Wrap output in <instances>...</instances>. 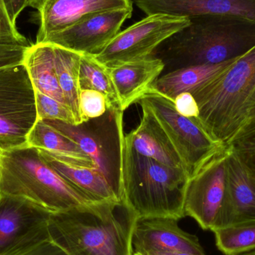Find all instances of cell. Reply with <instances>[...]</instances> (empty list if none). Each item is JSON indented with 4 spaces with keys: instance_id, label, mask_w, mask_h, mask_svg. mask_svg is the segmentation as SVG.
Wrapping results in <instances>:
<instances>
[{
    "instance_id": "cell-37",
    "label": "cell",
    "mask_w": 255,
    "mask_h": 255,
    "mask_svg": "<svg viewBox=\"0 0 255 255\" xmlns=\"http://www.w3.org/2000/svg\"><path fill=\"white\" fill-rule=\"evenodd\" d=\"M240 255H255V250L253 251L249 252V253H244V254Z\"/></svg>"
},
{
    "instance_id": "cell-39",
    "label": "cell",
    "mask_w": 255,
    "mask_h": 255,
    "mask_svg": "<svg viewBox=\"0 0 255 255\" xmlns=\"http://www.w3.org/2000/svg\"></svg>"
},
{
    "instance_id": "cell-33",
    "label": "cell",
    "mask_w": 255,
    "mask_h": 255,
    "mask_svg": "<svg viewBox=\"0 0 255 255\" xmlns=\"http://www.w3.org/2000/svg\"><path fill=\"white\" fill-rule=\"evenodd\" d=\"M4 1L12 20L16 24V20L19 14L23 11L25 7H28L26 1L25 0H4Z\"/></svg>"
},
{
    "instance_id": "cell-34",
    "label": "cell",
    "mask_w": 255,
    "mask_h": 255,
    "mask_svg": "<svg viewBox=\"0 0 255 255\" xmlns=\"http://www.w3.org/2000/svg\"><path fill=\"white\" fill-rule=\"evenodd\" d=\"M140 255H197L184 253V252L158 251V250H148L144 252Z\"/></svg>"
},
{
    "instance_id": "cell-20",
    "label": "cell",
    "mask_w": 255,
    "mask_h": 255,
    "mask_svg": "<svg viewBox=\"0 0 255 255\" xmlns=\"http://www.w3.org/2000/svg\"><path fill=\"white\" fill-rule=\"evenodd\" d=\"M237 59L216 65H198L171 70L158 77L148 90L174 102L178 94L191 92L229 68Z\"/></svg>"
},
{
    "instance_id": "cell-27",
    "label": "cell",
    "mask_w": 255,
    "mask_h": 255,
    "mask_svg": "<svg viewBox=\"0 0 255 255\" xmlns=\"http://www.w3.org/2000/svg\"><path fill=\"white\" fill-rule=\"evenodd\" d=\"M1 255H68L55 244L49 235L48 224L28 235Z\"/></svg>"
},
{
    "instance_id": "cell-36",
    "label": "cell",
    "mask_w": 255,
    "mask_h": 255,
    "mask_svg": "<svg viewBox=\"0 0 255 255\" xmlns=\"http://www.w3.org/2000/svg\"><path fill=\"white\" fill-rule=\"evenodd\" d=\"M25 1H26L28 7H33L37 10L44 0H25Z\"/></svg>"
},
{
    "instance_id": "cell-17",
    "label": "cell",
    "mask_w": 255,
    "mask_h": 255,
    "mask_svg": "<svg viewBox=\"0 0 255 255\" xmlns=\"http://www.w3.org/2000/svg\"><path fill=\"white\" fill-rule=\"evenodd\" d=\"M164 69V63L154 56L108 67L119 97L121 110L125 112L132 104L137 103Z\"/></svg>"
},
{
    "instance_id": "cell-7",
    "label": "cell",
    "mask_w": 255,
    "mask_h": 255,
    "mask_svg": "<svg viewBox=\"0 0 255 255\" xmlns=\"http://www.w3.org/2000/svg\"><path fill=\"white\" fill-rule=\"evenodd\" d=\"M148 108L181 157L189 178L224 145L199 123L180 115L172 100L148 90L137 102Z\"/></svg>"
},
{
    "instance_id": "cell-19",
    "label": "cell",
    "mask_w": 255,
    "mask_h": 255,
    "mask_svg": "<svg viewBox=\"0 0 255 255\" xmlns=\"http://www.w3.org/2000/svg\"><path fill=\"white\" fill-rule=\"evenodd\" d=\"M39 150L48 165L60 176L94 200L122 204L107 180L96 168L71 164L49 151Z\"/></svg>"
},
{
    "instance_id": "cell-26",
    "label": "cell",
    "mask_w": 255,
    "mask_h": 255,
    "mask_svg": "<svg viewBox=\"0 0 255 255\" xmlns=\"http://www.w3.org/2000/svg\"><path fill=\"white\" fill-rule=\"evenodd\" d=\"M226 145L241 162L255 187V117L247 120Z\"/></svg>"
},
{
    "instance_id": "cell-23",
    "label": "cell",
    "mask_w": 255,
    "mask_h": 255,
    "mask_svg": "<svg viewBox=\"0 0 255 255\" xmlns=\"http://www.w3.org/2000/svg\"><path fill=\"white\" fill-rule=\"evenodd\" d=\"M55 64L60 88L66 105L71 109L78 125L82 124L79 112V69L81 54L52 45Z\"/></svg>"
},
{
    "instance_id": "cell-28",
    "label": "cell",
    "mask_w": 255,
    "mask_h": 255,
    "mask_svg": "<svg viewBox=\"0 0 255 255\" xmlns=\"http://www.w3.org/2000/svg\"><path fill=\"white\" fill-rule=\"evenodd\" d=\"M37 119L59 121L72 125H78L71 109L64 103L35 91Z\"/></svg>"
},
{
    "instance_id": "cell-30",
    "label": "cell",
    "mask_w": 255,
    "mask_h": 255,
    "mask_svg": "<svg viewBox=\"0 0 255 255\" xmlns=\"http://www.w3.org/2000/svg\"><path fill=\"white\" fill-rule=\"evenodd\" d=\"M31 45L12 20L4 0H0V46L29 47Z\"/></svg>"
},
{
    "instance_id": "cell-3",
    "label": "cell",
    "mask_w": 255,
    "mask_h": 255,
    "mask_svg": "<svg viewBox=\"0 0 255 255\" xmlns=\"http://www.w3.org/2000/svg\"><path fill=\"white\" fill-rule=\"evenodd\" d=\"M0 194L26 198L51 213L101 203L60 176L28 144L0 147Z\"/></svg>"
},
{
    "instance_id": "cell-32",
    "label": "cell",
    "mask_w": 255,
    "mask_h": 255,
    "mask_svg": "<svg viewBox=\"0 0 255 255\" xmlns=\"http://www.w3.org/2000/svg\"><path fill=\"white\" fill-rule=\"evenodd\" d=\"M28 47L0 46V67L16 65L23 62Z\"/></svg>"
},
{
    "instance_id": "cell-12",
    "label": "cell",
    "mask_w": 255,
    "mask_h": 255,
    "mask_svg": "<svg viewBox=\"0 0 255 255\" xmlns=\"http://www.w3.org/2000/svg\"><path fill=\"white\" fill-rule=\"evenodd\" d=\"M178 222L165 217L137 219L132 236L133 253L158 250L205 255L197 237L180 229Z\"/></svg>"
},
{
    "instance_id": "cell-38",
    "label": "cell",
    "mask_w": 255,
    "mask_h": 255,
    "mask_svg": "<svg viewBox=\"0 0 255 255\" xmlns=\"http://www.w3.org/2000/svg\"><path fill=\"white\" fill-rule=\"evenodd\" d=\"M133 255H139L136 254V253H133Z\"/></svg>"
},
{
    "instance_id": "cell-22",
    "label": "cell",
    "mask_w": 255,
    "mask_h": 255,
    "mask_svg": "<svg viewBox=\"0 0 255 255\" xmlns=\"http://www.w3.org/2000/svg\"><path fill=\"white\" fill-rule=\"evenodd\" d=\"M27 144L49 151L67 163L96 168L92 159L76 142L47 124L37 119L27 137Z\"/></svg>"
},
{
    "instance_id": "cell-8",
    "label": "cell",
    "mask_w": 255,
    "mask_h": 255,
    "mask_svg": "<svg viewBox=\"0 0 255 255\" xmlns=\"http://www.w3.org/2000/svg\"><path fill=\"white\" fill-rule=\"evenodd\" d=\"M37 121L35 91L23 63L0 67V147L27 144Z\"/></svg>"
},
{
    "instance_id": "cell-15",
    "label": "cell",
    "mask_w": 255,
    "mask_h": 255,
    "mask_svg": "<svg viewBox=\"0 0 255 255\" xmlns=\"http://www.w3.org/2000/svg\"><path fill=\"white\" fill-rule=\"evenodd\" d=\"M151 14L191 18L203 15L235 16L255 22V0H130Z\"/></svg>"
},
{
    "instance_id": "cell-35",
    "label": "cell",
    "mask_w": 255,
    "mask_h": 255,
    "mask_svg": "<svg viewBox=\"0 0 255 255\" xmlns=\"http://www.w3.org/2000/svg\"><path fill=\"white\" fill-rule=\"evenodd\" d=\"M255 117V90L253 95L250 97L247 108V120Z\"/></svg>"
},
{
    "instance_id": "cell-11",
    "label": "cell",
    "mask_w": 255,
    "mask_h": 255,
    "mask_svg": "<svg viewBox=\"0 0 255 255\" xmlns=\"http://www.w3.org/2000/svg\"><path fill=\"white\" fill-rule=\"evenodd\" d=\"M133 7L99 12L46 39L43 43L67 50L96 56L121 31L131 16Z\"/></svg>"
},
{
    "instance_id": "cell-13",
    "label": "cell",
    "mask_w": 255,
    "mask_h": 255,
    "mask_svg": "<svg viewBox=\"0 0 255 255\" xmlns=\"http://www.w3.org/2000/svg\"><path fill=\"white\" fill-rule=\"evenodd\" d=\"M132 7L130 0H44L37 9L39 28L36 43H43L94 13Z\"/></svg>"
},
{
    "instance_id": "cell-1",
    "label": "cell",
    "mask_w": 255,
    "mask_h": 255,
    "mask_svg": "<svg viewBox=\"0 0 255 255\" xmlns=\"http://www.w3.org/2000/svg\"><path fill=\"white\" fill-rule=\"evenodd\" d=\"M163 41L151 56L172 70L216 65L241 58L255 46V22L235 16L203 15Z\"/></svg>"
},
{
    "instance_id": "cell-4",
    "label": "cell",
    "mask_w": 255,
    "mask_h": 255,
    "mask_svg": "<svg viewBox=\"0 0 255 255\" xmlns=\"http://www.w3.org/2000/svg\"><path fill=\"white\" fill-rule=\"evenodd\" d=\"M122 176V204L136 220L185 217L184 195L189 177L184 169L141 155L125 142Z\"/></svg>"
},
{
    "instance_id": "cell-24",
    "label": "cell",
    "mask_w": 255,
    "mask_h": 255,
    "mask_svg": "<svg viewBox=\"0 0 255 255\" xmlns=\"http://www.w3.org/2000/svg\"><path fill=\"white\" fill-rule=\"evenodd\" d=\"M79 85L81 89L94 90L104 94L109 101V108L121 109L119 97L108 67L93 55H81Z\"/></svg>"
},
{
    "instance_id": "cell-2",
    "label": "cell",
    "mask_w": 255,
    "mask_h": 255,
    "mask_svg": "<svg viewBox=\"0 0 255 255\" xmlns=\"http://www.w3.org/2000/svg\"><path fill=\"white\" fill-rule=\"evenodd\" d=\"M136 220L123 204L104 202L52 213L48 231L68 255H133Z\"/></svg>"
},
{
    "instance_id": "cell-9",
    "label": "cell",
    "mask_w": 255,
    "mask_h": 255,
    "mask_svg": "<svg viewBox=\"0 0 255 255\" xmlns=\"http://www.w3.org/2000/svg\"><path fill=\"white\" fill-rule=\"evenodd\" d=\"M224 145L188 179L184 195L185 217L194 219L203 230L217 229L229 198L227 158Z\"/></svg>"
},
{
    "instance_id": "cell-14",
    "label": "cell",
    "mask_w": 255,
    "mask_h": 255,
    "mask_svg": "<svg viewBox=\"0 0 255 255\" xmlns=\"http://www.w3.org/2000/svg\"><path fill=\"white\" fill-rule=\"evenodd\" d=\"M51 214L26 198L0 194V255L46 226Z\"/></svg>"
},
{
    "instance_id": "cell-29",
    "label": "cell",
    "mask_w": 255,
    "mask_h": 255,
    "mask_svg": "<svg viewBox=\"0 0 255 255\" xmlns=\"http://www.w3.org/2000/svg\"><path fill=\"white\" fill-rule=\"evenodd\" d=\"M109 107L107 97L94 90L81 89L79 112L82 122L103 116Z\"/></svg>"
},
{
    "instance_id": "cell-16",
    "label": "cell",
    "mask_w": 255,
    "mask_h": 255,
    "mask_svg": "<svg viewBox=\"0 0 255 255\" xmlns=\"http://www.w3.org/2000/svg\"><path fill=\"white\" fill-rule=\"evenodd\" d=\"M140 106L142 112L140 124L126 135L125 142L141 155L186 172L178 151L152 112L145 105Z\"/></svg>"
},
{
    "instance_id": "cell-31",
    "label": "cell",
    "mask_w": 255,
    "mask_h": 255,
    "mask_svg": "<svg viewBox=\"0 0 255 255\" xmlns=\"http://www.w3.org/2000/svg\"><path fill=\"white\" fill-rule=\"evenodd\" d=\"M173 103L175 109L180 115L199 124V106L191 93L184 92L178 94Z\"/></svg>"
},
{
    "instance_id": "cell-5",
    "label": "cell",
    "mask_w": 255,
    "mask_h": 255,
    "mask_svg": "<svg viewBox=\"0 0 255 255\" xmlns=\"http://www.w3.org/2000/svg\"><path fill=\"white\" fill-rule=\"evenodd\" d=\"M255 90V46L229 68L191 91L199 106L202 128L226 145L247 120Z\"/></svg>"
},
{
    "instance_id": "cell-21",
    "label": "cell",
    "mask_w": 255,
    "mask_h": 255,
    "mask_svg": "<svg viewBox=\"0 0 255 255\" xmlns=\"http://www.w3.org/2000/svg\"><path fill=\"white\" fill-rule=\"evenodd\" d=\"M24 65L28 70L34 91L66 105L60 88L55 64L54 47L49 43H34L25 52Z\"/></svg>"
},
{
    "instance_id": "cell-18",
    "label": "cell",
    "mask_w": 255,
    "mask_h": 255,
    "mask_svg": "<svg viewBox=\"0 0 255 255\" xmlns=\"http://www.w3.org/2000/svg\"><path fill=\"white\" fill-rule=\"evenodd\" d=\"M227 172L229 198L217 229L255 220V186L241 162L229 148Z\"/></svg>"
},
{
    "instance_id": "cell-6",
    "label": "cell",
    "mask_w": 255,
    "mask_h": 255,
    "mask_svg": "<svg viewBox=\"0 0 255 255\" xmlns=\"http://www.w3.org/2000/svg\"><path fill=\"white\" fill-rule=\"evenodd\" d=\"M124 113L118 108H108L103 116L88 120L79 125L42 120L76 142L82 151L92 159L96 169L107 180L121 202L126 136Z\"/></svg>"
},
{
    "instance_id": "cell-10",
    "label": "cell",
    "mask_w": 255,
    "mask_h": 255,
    "mask_svg": "<svg viewBox=\"0 0 255 255\" xmlns=\"http://www.w3.org/2000/svg\"><path fill=\"white\" fill-rule=\"evenodd\" d=\"M190 23V19L166 14L147 15L142 20L120 31L95 58L107 67L143 59L177 31Z\"/></svg>"
},
{
    "instance_id": "cell-25",
    "label": "cell",
    "mask_w": 255,
    "mask_h": 255,
    "mask_svg": "<svg viewBox=\"0 0 255 255\" xmlns=\"http://www.w3.org/2000/svg\"><path fill=\"white\" fill-rule=\"evenodd\" d=\"M216 244L226 255H240L255 250V220L241 222L213 231Z\"/></svg>"
}]
</instances>
